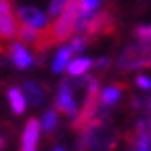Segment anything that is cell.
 <instances>
[{
    "mask_svg": "<svg viewBox=\"0 0 151 151\" xmlns=\"http://www.w3.org/2000/svg\"><path fill=\"white\" fill-rule=\"evenodd\" d=\"M19 21L21 25H29L34 29H44L48 25V17L36 6H19Z\"/></svg>",
    "mask_w": 151,
    "mask_h": 151,
    "instance_id": "cell-5",
    "label": "cell"
},
{
    "mask_svg": "<svg viewBox=\"0 0 151 151\" xmlns=\"http://www.w3.org/2000/svg\"><path fill=\"white\" fill-rule=\"evenodd\" d=\"M4 147V141H2V137H0V149H2Z\"/></svg>",
    "mask_w": 151,
    "mask_h": 151,
    "instance_id": "cell-21",
    "label": "cell"
},
{
    "mask_svg": "<svg viewBox=\"0 0 151 151\" xmlns=\"http://www.w3.org/2000/svg\"><path fill=\"white\" fill-rule=\"evenodd\" d=\"M57 120H59L57 111H55V109H48L44 116H42V122H40L42 130H44V132H52V130L57 128Z\"/></svg>",
    "mask_w": 151,
    "mask_h": 151,
    "instance_id": "cell-15",
    "label": "cell"
},
{
    "mask_svg": "<svg viewBox=\"0 0 151 151\" xmlns=\"http://www.w3.org/2000/svg\"><path fill=\"white\" fill-rule=\"evenodd\" d=\"M55 151H65V149H61V147H57V149H55Z\"/></svg>",
    "mask_w": 151,
    "mask_h": 151,
    "instance_id": "cell-22",
    "label": "cell"
},
{
    "mask_svg": "<svg viewBox=\"0 0 151 151\" xmlns=\"http://www.w3.org/2000/svg\"><path fill=\"white\" fill-rule=\"evenodd\" d=\"M17 34H19V27H17L11 0H0V40L9 42L13 38H17Z\"/></svg>",
    "mask_w": 151,
    "mask_h": 151,
    "instance_id": "cell-3",
    "label": "cell"
},
{
    "mask_svg": "<svg viewBox=\"0 0 151 151\" xmlns=\"http://www.w3.org/2000/svg\"><path fill=\"white\" fill-rule=\"evenodd\" d=\"M84 38H86V36H76V38H71L69 46H71L73 55H78V52H82V50H84V46H86V40H84Z\"/></svg>",
    "mask_w": 151,
    "mask_h": 151,
    "instance_id": "cell-18",
    "label": "cell"
},
{
    "mask_svg": "<svg viewBox=\"0 0 151 151\" xmlns=\"http://www.w3.org/2000/svg\"><path fill=\"white\" fill-rule=\"evenodd\" d=\"M40 122L38 120H27L23 134H21V149L19 151H38V139H40Z\"/></svg>",
    "mask_w": 151,
    "mask_h": 151,
    "instance_id": "cell-6",
    "label": "cell"
},
{
    "mask_svg": "<svg viewBox=\"0 0 151 151\" xmlns=\"http://www.w3.org/2000/svg\"><path fill=\"white\" fill-rule=\"evenodd\" d=\"M137 84H139V88H143V90H151V78H147V76H139V78H137Z\"/></svg>",
    "mask_w": 151,
    "mask_h": 151,
    "instance_id": "cell-20",
    "label": "cell"
},
{
    "mask_svg": "<svg viewBox=\"0 0 151 151\" xmlns=\"http://www.w3.org/2000/svg\"><path fill=\"white\" fill-rule=\"evenodd\" d=\"M151 65V42H139L124 48V52L118 59V67L124 71L130 69H143Z\"/></svg>",
    "mask_w": 151,
    "mask_h": 151,
    "instance_id": "cell-2",
    "label": "cell"
},
{
    "mask_svg": "<svg viewBox=\"0 0 151 151\" xmlns=\"http://www.w3.org/2000/svg\"><path fill=\"white\" fill-rule=\"evenodd\" d=\"M65 4H67V0H50V4H48V15L57 17V15L65 9Z\"/></svg>",
    "mask_w": 151,
    "mask_h": 151,
    "instance_id": "cell-19",
    "label": "cell"
},
{
    "mask_svg": "<svg viewBox=\"0 0 151 151\" xmlns=\"http://www.w3.org/2000/svg\"><path fill=\"white\" fill-rule=\"evenodd\" d=\"M92 65H94L92 59H88V57H80V59L69 61V65H67V73L71 76V78H78V76L88 73V69H90Z\"/></svg>",
    "mask_w": 151,
    "mask_h": 151,
    "instance_id": "cell-12",
    "label": "cell"
},
{
    "mask_svg": "<svg viewBox=\"0 0 151 151\" xmlns=\"http://www.w3.org/2000/svg\"><path fill=\"white\" fill-rule=\"evenodd\" d=\"M149 132H151V122H149Z\"/></svg>",
    "mask_w": 151,
    "mask_h": 151,
    "instance_id": "cell-23",
    "label": "cell"
},
{
    "mask_svg": "<svg viewBox=\"0 0 151 151\" xmlns=\"http://www.w3.org/2000/svg\"><path fill=\"white\" fill-rule=\"evenodd\" d=\"M111 15L109 13H101V15H94L90 21H88V25H86V34L88 36H97V34H103V32H107V29H111Z\"/></svg>",
    "mask_w": 151,
    "mask_h": 151,
    "instance_id": "cell-9",
    "label": "cell"
},
{
    "mask_svg": "<svg viewBox=\"0 0 151 151\" xmlns=\"http://www.w3.org/2000/svg\"><path fill=\"white\" fill-rule=\"evenodd\" d=\"M120 97H122V92H120L118 86H107V88H103V90L99 92V101H101V105H103L105 109L111 107V105H116V103L120 101Z\"/></svg>",
    "mask_w": 151,
    "mask_h": 151,
    "instance_id": "cell-14",
    "label": "cell"
},
{
    "mask_svg": "<svg viewBox=\"0 0 151 151\" xmlns=\"http://www.w3.org/2000/svg\"><path fill=\"white\" fill-rule=\"evenodd\" d=\"M9 103H11V107H13V111L17 113V116H21V113L25 111V107H27V99H25L23 90H19L17 86L9 88Z\"/></svg>",
    "mask_w": 151,
    "mask_h": 151,
    "instance_id": "cell-13",
    "label": "cell"
},
{
    "mask_svg": "<svg viewBox=\"0 0 151 151\" xmlns=\"http://www.w3.org/2000/svg\"><path fill=\"white\" fill-rule=\"evenodd\" d=\"M101 4V0H80V17H78V25L76 29L78 32H84L88 21L97 15V9Z\"/></svg>",
    "mask_w": 151,
    "mask_h": 151,
    "instance_id": "cell-7",
    "label": "cell"
},
{
    "mask_svg": "<svg viewBox=\"0 0 151 151\" xmlns=\"http://www.w3.org/2000/svg\"><path fill=\"white\" fill-rule=\"evenodd\" d=\"M78 17H80V0H67L65 9L57 15V21L52 23V27H44V34L38 36L42 40H36L40 48L52 46L57 42H63L67 38H71V34L76 32L78 25Z\"/></svg>",
    "mask_w": 151,
    "mask_h": 151,
    "instance_id": "cell-1",
    "label": "cell"
},
{
    "mask_svg": "<svg viewBox=\"0 0 151 151\" xmlns=\"http://www.w3.org/2000/svg\"><path fill=\"white\" fill-rule=\"evenodd\" d=\"M134 36L141 42H151V25H139L134 29Z\"/></svg>",
    "mask_w": 151,
    "mask_h": 151,
    "instance_id": "cell-17",
    "label": "cell"
},
{
    "mask_svg": "<svg viewBox=\"0 0 151 151\" xmlns=\"http://www.w3.org/2000/svg\"><path fill=\"white\" fill-rule=\"evenodd\" d=\"M149 151H151V149H149Z\"/></svg>",
    "mask_w": 151,
    "mask_h": 151,
    "instance_id": "cell-24",
    "label": "cell"
},
{
    "mask_svg": "<svg viewBox=\"0 0 151 151\" xmlns=\"http://www.w3.org/2000/svg\"><path fill=\"white\" fill-rule=\"evenodd\" d=\"M23 94H25V99H27V105H42L44 103V90L40 88V84H36V82H25L23 84Z\"/></svg>",
    "mask_w": 151,
    "mask_h": 151,
    "instance_id": "cell-10",
    "label": "cell"
},
{
    "mask_svg": "<svg viewBox=\"0 0 151 151\" xmlns=\"http://www.w3.org/2000/svg\"><path fill=\"white\" fill-rule=\"evenodd\" d=\"M11 59H13L17 69H27V67L34 65V57L27 52V48L23 44H19V42L11 44Z\"/></svg>",
    "mask_w": 151,
    "mask_h": 151,
    "instance_id": "cell-8",
    "label": "cell"
},
{
    "mask_svg": "<svg viewBox=\"0 0 151 151\" xmlns=\"http://www.w3.org/2000/svg\"><path fill=\"white\" fill-rule=\"evenodd\" d=\"M19 36H21L23 42H36L38 40V29H34L29 25H21L19 27Z\"/></svg>",
    "mask_w": 151,
    "mask_h": 151,
    "instance_id": "cell-16",
    "label": "cell"
},
{
    "mask_svg": "<svg viewBox=\"0 0 151 151\" xmlns=\"http://www.w3.org/2000/svg\"><path fill=\"white\" fill-rule=\"evenodd\" d=\"M71 55H73V50H71L69 44L61 46L59 52H57V55H55V59H52V71H55V73L65 71L67 65H69V61H71Z\"/></svg>",
    "mask_w": 151,
    "mask_h": 151,
    "instance_id": "cell-11",
    "label": "cell"
},
{
    "mask_svg": "<svg viewBox=\"0 0 151 151\" xmlns=\"http://www.w3.org/2000/svg\"><path fill=\"white\" fill-rule=\"evenodd\" d=\"M57 107H59L65 116L69 118H78V101L73 94V82L71 80H63L59 84V92H57Z\"/></svg>",
    "mask_w": 151,
    "mask_h": 151,
    "instance_id": "cell-4",
    "label": "cell"
}]
</instances>
